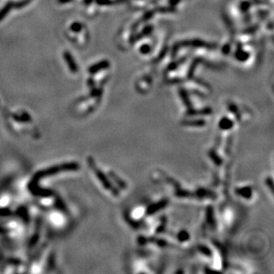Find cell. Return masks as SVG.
<instances>
[{"label": "cell", "instance_id": "obj_1", "mask_svg": "<svg viewBox=\"0 0 274 274\" xmlns=\"http://www.w3.org/2000/svg\"><path fill=\"white\" fill-rule=\"evenodd\" d=\"M93 169H94V172H95L96 176L99 177V179L100 180V181H101V183H102V185H104V186L107 188V190L111 191V192H112L114 194H115V195H116V194H117V192L114 190V186H113V185H112L110 183L108 182V180H107V178L106 177V176L104 175V174H103V173H102V172L99 170L98 168L93 167Z\"/></svg>", "mask_w": 274, "mask_h": 274}, {"label": "cell", "instance_id": "obj_2", "mask_svg": "<svg viewBox=\"0 0 274 274\" xmlns=\"http://www.w3.org/2000/svg\"><path fill=\"white\" fill-rule=\"evenodd\" d=\"M64 58H65V60L67 61V63H68V65H69V69L72 71V72H76L77 71V66H76V64L75 63V61L73 60V58H72V56L70 55L69 53L68 52H66L65 54H64Z\"/></svg>", "mask_w": 274, "mask_h": 274}, {"label": "cell", "instance_id": "obj_3", "mask_svg": "<svg viewBox=\"0 0 274 274\" xmlns=\"http://www.w3.org/2000/svg\"><path fill=\"white\" fill-rule=\"evenodd\" d=\"M13 7H14V3H13V2H8L7 4L0 10V22H1L6 16L7 15L8 13L10 12V10H11Z\"/></svg>", "mask_w": 274, "mask_h": 274}, {"label": "cell", "instance_id": "obj_4", "mask_svg": "<svg viewBox=\"0 0 274 274\" xmlns=\"http://www.w3.org/2000/svg\"><path fill=\"white\" fill-rule=\"evenodd\" d=\"M106 66V63L104 62H101V63H99V64H95L94 66H92L91 69H90V71H91V73H95V72H97V71H99V69H103V67H105Z\"/></svg>", "mask_w": 274, "mask_h": 274}, {"label": "cell", "instance_id": "obj_5", "mask_svg": "<svg viewBox=\"0 0 274 274\" xmlns=\"http://www.w3.org/2000/svg\"><path fill=\"white\" fill-rule=\"evenodd\" d=\"M30 2V0H23L20 3H17V4H14V7L17 8H22L25 6H27V4H29Z\"/></svg>", "mask_w": 274, "mask_h": 274}, {"label": "cell", "instance_id": "obj_6", "mask_svg": "<svg viewBox=\"0 0 274 274\" xmlns=\"http://www.w3.org/2000/svg\"><path fill=\"white\" fill-rule=\"evenodd\" d=\"M81 29H82V25L80 23H74L71 26V30L73 31H79Z\"/></svg>", "mask_w": 274, "mask_h": 274}, {"label": "cell", "instance_id": "obj_7", "mask_svg": "<svg viewBox=\"0 0 274 274\" xmlns=\"http://www.w3.org/2000/svg\"><path fill=\"white\" fill-rule=\"evenodd\" d=\"M72 0H59L60 3H68V2H70Z\"/></svg>", "mask_w": 274, "mask_h": 274}]
</instances>
